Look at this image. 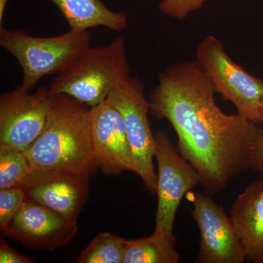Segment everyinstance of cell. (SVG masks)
I'll return each instance as SVG.
<instances>
[{"instance_id":"1","label":"cell","mask_w":263,"mask_h":263,"mask_svg":"<svg viewBox=\"0 0 263 263\" xmlns=\"http://www.w3.org/2000/svg\"><path fill=\"white\" fill-rule=\"evenodd\" d=\"M210 81L195 62L167 67L158 76L150 111L166 119L178 137V150L197 171L208 193L222 190L250 167L259 124L216 105Z\"/></svg>"},{"instance_id":"2","label":"cell","mask_w":263,"mask_h":263,"mask_svg":"<svg viewBox=\"0 0 263 263\" xmlns=\"http://www.w3.org/2000/svg\"><path fill=\"white\" fill-rule=\"evenodd\" d=\"M90 108L70 95H53L46 128L23 152L32 170L29 177L72 174L91 178L95 174L98 167L91 145Z\"/></svg>"},{"instance_id":"3","label":"cell","mask_w":263,"mask_h":263,"mask_svg":"<svg viewBox=\"0 0 263 263\" xmlns=\"http://www.w3.org/2000/svg\"><path fill=\"white\" fill-rule=\"evenodd\" d=\"M130 77L125 41L117 37L106 46L84 50L66 70L57 74L48 90L52 95H70L93 108Z\"/></svg>"},{"instance_id":"4","label":"cell","mask_w":263,"mask_h":263,"mask_svg":"<svg viewBox=\"0 0 263 263\" xmlns=\"http://www.w3.org/2000/svg\"><path fill=\"white\" fill-rule=\"evenodd\" d=\"M89 30L70 29L53 37H37L18 29L0 28V46L23 70L21 86L31 91L45 76L63 72L91 46Z\"/></svg>"},{"instance_id":"5","label":"cell","mask_w":263,"mask_h":263,"mask_svg":"<svg viewBox=\"0 0 263 263\" xmlns=\"http://www.w3.org/2000/svg\"><path fill=\"white\" fill-rule=\"evenodd\" d=\"M195 63L215 92L235 105L238 114L259 124L262 114L263 81L249 74L230 58L221 41L209 35L197 46Z\"/></svg>"},{"instance_id":"6","label":"cell","mask_w":263,"mask_h":263,"mask_svg":"<svg viewBox=\"0 0 263 263\" xmlns=\"http://www.w3.org/2000/svg\"><path fill=\"white\" fill-rule=\"evenodd\" d=\"M106 100L122 115L136 166V174L147 190L156 193L157 175L153 164L156 140L148 121L150 102L145 95L144 85L138 79L130 77L117 86Z\"/></svg>"},{"instance_id":"7","label":"cell","mask_w":263,"mask_h":263,"mask_svg":"<svg viewBox=\"0 0 263 263\" xmlns=\"http://www.w3.org/2000/svg\"><path fill=\"white\" fill-rule=\"evenodd\" d=\"M155 158L158 166L157 187V209L155 233L169 238L174 234L175 218L183 196L202 183L195 167L175 148L164 131L155 135Z\"/></svg>"},{"instance_id":"8","label":"cell","mask_w":263,"mask_h":263,"mask_svg":"<svg viewBox=\"0 0 263 263\" xmlns=\"http://www.w3.org/2000/svg\"><path fill=\"white\" fill-rule=\"evenodd\" d=\"M53 95L46 88L34 92L22 86L0 96V149H27L44 130Z\"/></svg>"},{"instance_id":"9","label":"cell","mask_w":263,"mask_h":263,"mask_svg":"<svg viewBox=\"0 0 263 263\" xmlns=\"http://www.w3.org/2000/svg\"><path fill=\"white\" fill-rule=\"evenodd\" d=\"M192 212L200 233L196 262L243 263L247 253L232 220L210 195L194 194Z\"/></svg>"},{"instance_id":"10","label":"cell","mask_w":263,"mask_h":263,"mask_svg":"<svg viewBox=\"0 0 263 263\" xmlns=\"http://www.w3.org/2000/svg\"><path fill=\"white\" fill-rule=\"evenodd\" d=\"M77 231V221L67 220L26 196L3 234L33 250L53 252L67 245Z\"/></svg>"},{"instance_id":"11","label":"cell","mask_w":263,"mask_h":263,"mask_svg":"<svg viewBox=\"0 0 263 263\" xmlns=\"http://www.w3.org/2000/svg\"><path fill=\"white\" fill-rule=\"evenodd\" d=\"M90 133L97 167L104 174H136L127 131L122 115L106 100L90 108Z\"/></svg>"},{"instance_id":"12","label":"cell","mask_w":263,"mask_h":263,"mask_svg":"<svg viewBox=\"0 0 263 263\" xmlns=\"http://www.w3.org/2000/svg\"><path fill=\"white\" fill-rule=\"evenodd\" d=\"M89 179L72 174L29 177L21 188L27 198L57 212L67 220L77 221L89 192Z\"/></svg>"},{"instance_id":"13","label":"cell","mask_w":263,"mask_h":263,"mask_svg":"<svg viewBox=\"0 0 263 263\" xmlns=\"http://www.w3.org/2000/svg\"><path fill=\"white\" fill-rule=\"evenodd\" d=\"M231 219L247 253V260L263 263V177L238 195Z\"/></svg>"},{"instance_id":"14","label":"cell","mask_w":263,"mask_h":263,"mask_svg":"<svg viewBox=\"0 0 263 263\" xmlns=\"http://www.w3.org/2000/svg\"><path fill=\"white\" fill-rule=\"evenodd\" d=\"M65 17L70 29L89 30L98 27L122 32L128 27V15L114 11L102 0H50Z\"/></svg>"},{"instance_id":"15","label":"cell","mask_w":263,"mask_h":263,"mask_svg":"<svg viewBox=\"0 0 263 263\" xmlns=\"http://www.w3.org/2000/svg\"><path fill=\"white\" fill-rule=\"evenodd\" d=\"M176 238H169L154 232L145 238L128 240L124 263H178Z\"/></svg>"},{"instance_id":"16","label":"cell","mask_w":263,"mask_h":263,"mask_svg":"<svg viewBox=\"0 0 263 263\" xmlns=\"http://www.w3.org/2000/svg\"><path fill=\"white\" fill-rule=\"evenodd\" d=\"M128 240L113 233H100L79 254L78 263H124Z\"/></svg>"},{"instance_id":"17","label":"cell","mask_w":263,"mask_h":263,"mask_svg":"<svg viewBox=\"0 0 263 263\" xmlns=\"http://www.w3.org/2000/svg\"><path fill=\"white\" fill-rule=\"evenodd\" d=\"M32 174L22 151L0 149V189L22 187Z\"/></svg>"},{"instance_id":"18","label":"cell","mask_w":263,"mask_h":263,"mask_svg":"<svg viewBox=\"0 0 263 263\" xmlns=\"http://www.w3.org/2000/svg\"><path fill=\"white\" fill-rule=\"evenodd\" d=\"M21 187L0 189V230L4 233L26 199Z\"/></svg>"},{"instance_id":"19","label":"cell","mask_w":263,"mask_h":263,"mask_svg":"<svg viewBox=\"0 0 263 263\" xmlns=\"http://www.w3.org/2000/svg\"><path fill=\"white\" fill-rule=\"evenodd\" d=\"M207 1L209 0H162L159 8L167 16L183 20L190 13L200 9Z\"/></svg>"},{"instance_id":"20","label":"cell","mask_w":263,"mask_h":263,"mask_svg":"<svg viewBox=\"0 0 263 263\" xmlns=\"http://www.w3.org/2000/svg\"><path fill=\"white\" fill-rule=\"evenodd\" d=\"M250 167L259 171L263 177V129L260 127L249 155Z\"/></svg>"},{"instance_id":"21","label":"cell","mask_w":263,"mask_h":263,"mask_svg":"<svg viewBox=\"0 0 263 263\" xmlns=\"http://www.w3.org/2000/svg\"><path fill=\"white\" fill-rule=\"evenodd\" d=\"M0 262L1 263H32L33 259L19 253L15 249L1 240L0 243Z\"/></svg>"},{"instance_id":"22","label":"cell","mask_w":263,"mask_h":263,"mask_svg":"<svg viewBox=\"0 0 263 263\" xmlns=\"http://www.w3.org/2000/svg\"><path fill=\"white\" fill-rule=\"evenodd\" d=\"M9 0H0V24L2 26L3 18H4L5 8Z\"/></svg>"},{"instance_id":"23","label":"cell","mask_w":263,"mask_h":263,"mask_svg":"<svg viewBox=\"0 0 263 263\" xmlns=\"http://www.w3.org/2000/svg\"><path fill=\"white\" fill-rule=\"evenodd\" d=\"M259 127L263 129V98H262V114H261L260 120L259 123Z\"/></svg>"}]
</instances>
